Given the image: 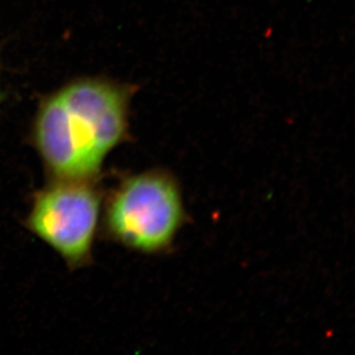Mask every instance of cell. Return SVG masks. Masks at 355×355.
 Returning <instances> with one entry per match:
<instances>
[{"mask_svg": "<svg viewBox=\"0 0 355 355\" xmlns=\"http://www.w3.org/2000/svg\"><path fill=\"white\" fill-rule=\"evenodd\" d=\"M128 96L108 84L81 81L44 104L35 137L53 179L95 180L127 135Z\"/></svg>", "mask_w": 355, "mask_h": 355, "instance_id": "cell-1", "label": "cell"}, {"mask_svg": "<svg viewBox=\"0 0 355 355\" xmlns=\"http://www.w3.org/2000/svg\"><path fill=\"white\" fill-rule=\"evenodd\" d=\"M183 198L172 175L151 170L123 179L105 211L109 235L144 254L164 253L186 222Z\"/></svg>", "mask_w": 355, "mask_h": 355, "instance_id": "cell-2", "label": "cell"}, {"mask_svg": "<svg viewBox=\"0 0 355 355\" xmlns=\"http://www.w3.org/2000/svg\"><path fill=\"white\" fill-rule=\"evenodd\" d=\"M95 180H55L35 197L27 227L71 268L90 259L101 195Z\"/></svg>", "mask_w": 355, "mask_h": 355, "instance_id": "cell-3", "label": "cell"}]
</instances>
